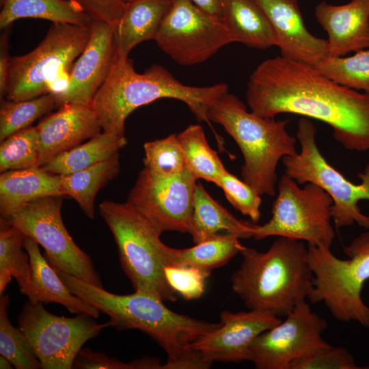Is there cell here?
Returning a JSON list of instances; mask_svg holds the SVG:
<instances>
[{
	"label": "cell",
	"instance_id": "1",
	"mask_svg": "<svg viewBox=\"0 0 369 369\" xmlns=\"http://www.w3.org/2000/svg\"><path fill=\"white\" fill-rule=\"evenodd\" d=\"M246 100L259 115L318 120L332 128L344 148L369 150V94L335 82L313 66L282 56L266 59L250 75Z\"/></svg>",
	"mask_w": 369,
	"mask_h": 369
},
{
	"label": "cell",
	"instance_id": "2",
	"mask_svg": "<svg viewBox=\"0 0 369 369\" xmlns=\"http://www.w3.org/2000/svg\"><path fill=\"white\" fill-rule=\"evenodd\" d=\"M54 269L72 294L109 317V327L138 329L154 340L167 355L162 368L205 369L212 366L191 344L220 327V322L210 323L176 313L162 300L144 292L111 293Z\"/></svg>",
	"mask_w": 369,
	"mask_h": 369
},
{
	"label": "cell",
	"instance_id": "3",
	"mask_svg": "<svg viewBox=\"0 0 369 369\" xmlns=\"http://www.w3.org/2000/svg\"><path fill=\"white\" fill-rule=\"evenodd\" d=\"M227 92L228 85L226 83L203 87L184 85L160 65L153 64L139 73L131 59L115 56L110 72L91 106L102 131L124 136L127 117L136 109L161 98L184 102L198 121L210 124V106Z\"/></svg>",
	"mask_w": 369,
	"mask_h": 369
},
{
	"label": "cell",
	"instance_id": "4",
	"mask_svg": "<svg viewBox=\"0 0 369 369\" xmlns=\"http://www.w3.org/2000/svg\"><path fill=\"white\" fill-rule=\"evenodd\" d=\"M240 254L231 286L248 309L282 318L308 299L313 273L304 241L278 236L266 251L244 246Z\"/></svg>",
	"mask_w": 369,
	"mask_h": 369
},
{
	"label": "cell",
	"instance_id": "5",
	"mask_svg": "<svg viewBox=\"0 0 369 369\" xmlns=\"http://www.w3.org/2000/svg\"><path fill=\"white\" fill-rule=\"evenodd\" d=\"M208 118L222 126L238 146L244 160L242 180L259 195L274 196L279 161L297 152V139L286 130L290 120H276L249 112L245 104L229 92L210 106Z\"/></svg>",
	"mask_w": 369,
	"mask_h": 369
},
{
	"label": "cell",
	"instance_id": "6",
	"mask_svg": "<svg viewBox=\"0 0 369 369\" xmlns=\"http://www.w3.org/2000/svg\"><path fill=\"white\" fill-rule=\"evenodd\" d=\"M98 210L114 238L122 269L135 291L163 301H175L176 292L164 272L167 245L160 238L163 232L127 202L104 201Z\"/></svg>",
	"mask_w": 369,
	"mask_h": 369
},
{
	"label": "cell",
	"instance_id": "7",
	"mask_svg": "<svg viewBox=\"0 0 369 369\" xmlns=\"http://www.w3.org/2000/svg\"><path fill=\"white\" fill-rule=\"evenodd\" d=\"M307 246L313 273L308 299L312 303L323 302L337 320L369 328V307L361 299L363 286L369 279V229L343 246L346 260L336 256L330 248Z\"/></svg>",
	"mask_w": 369,
	"mask_h": 369
},
{
	"label": "cell",
	"instance_id": "8",
	"mask_svg": "<svg viewBox=\"0 0 369 369\" xmlns=\"http://www.w3.org/2000/svg\"><path fill=\"white\" fill-rule=\"evenodd\" d=\"M316 126L308 118L299 120L297 139L301 150L282 159L284 174L299 184L315 183L330 195L333 200L332 221L336 228L357 223L368 230L369 216L361 213L358 202L369 200V163L357 174L361 182H351L321 154L316 141Z\"/></svg>",
	"mask_w": 369,
	"mask_h": 369
},
{
	"label": "cell",
	"instance_id": "9",
	"mask_svg": "<svg viewBox=\"0 0 369 369\" xmlns=\"http://www.w3.org/2000/svg\"><path fill=\"white\" fill-rule=\"evenodd\" d=\"M277 184L272 216L268 222L257 226L252 237L258 241L271 236H282L330 248L336 234L331 223L333 200L330 195L313 182L300 187L285 174Z\"/></svg>",
	"mask_w": 369,
	"mask_h": 369
},
{
	"label": "cell",
	"instance_id": "10",
	"mask_svg": "<svg viewBox=\"0 0 369 369\" xmlns=\"http://www.w3.org/2000/svg\"><path fill=\"white\" fill-rule=\"evenodd\" d=\"M90 36V27L53 23L33 50L11 57L5 98L25 100L49 94L50 83L62 71L72 69Z\"/></svg>",
	"mask_w": 369,
	"mask_h": 369
},
{
	"label": "cell",
	"instance_id": "11",
	"mask_svg": "<svg viewBox=\"0 0 369 369\" xmlns=\"http://www.w3.org/2000/svg\"><path fill=\"white\" fill-rule=\"evenodd\" d=\"M63 197L36 199L5 219L42 247L53 268L103 288L91 257L75 243L64 226L61 214Z\"/></svg>",
	"mask_w": 369,
	"mask_h": 369
},
{
	"label": "cell",
	"instance_id": "12",
	"mask_svg": "<svg viewBox=\"0 0 369 369\" xmlns=\"http://www.w3.org/2000/svg\"><path fill=\"white\" fill-rule=\"evenodd\" d=\"M85 314L74 317L50 313L42 303L27 301L18 316V327L30 342L42 369H70L83 345L109 327Z\"/></svg>",
	"mask_w": 369,
	"mask_h": 369
},
{
	"label": "cell",
	"instance_id": "13",
	"mask_svg": "<svg viewBox=\"0 0 369 369\" xmlns=\"http://www.w3.org/2000/svg\"><path fill=\"white\" fill-rule=\"evenodd\" d=\"M154 40L165 53L184 66L202 63L232 42L223 22L191 0H173Z\"/></svg>",
	"mask_w": 369,
	"mask_h": 369
},
{
	"label": "cell",
	"instance_id": "14",
	"mask_svg": "<svg viewBox=\"0 0 369 369\" xmlns=\"http://www.w3.org/2000/svg\"><path fill=\"white\" fill-rule=\"evenodd\" d=\"M327 328V321L301 301L283 321L254 340L249 361L257 369H289L295 359L329 344L322 337Z\"/></svg>",
	"mask_w": 369,
	"mask_h": 369
},
{
	"label": "cell",
	"instance_id": "15",
	"mask_svg": "<svg viewBox=\"0 0 369 369\" xmlns=\"http://www.w3.org/2000/svg\"><path fill=\"white\" fill-rule=\"evenodd\" d=\"M197 180L188 169L174 177L161 178L144 167L126 202L162 232L189 233Z\"/></svg>",
	"mask_w": 369,
	"mask_h": 369
},
{
	"label": "cell",
	"instance_id": "16",
	"mask_svg": "<svg viewBox=\"0 0 369 369\" xmlns=\"http://www.w3.org/2000/svg\"><path fill=\"white\" fill-rule=\"evenodd\" d=\"M281 321L280 317L263 311L223 310L220 314L221 326L200 336L191 346L212 364L249 361L254 340Z\"/></svg>",
	"mask_w": 369,
	"mask_h": 369
},
{
	"label": "cell",
	"instance_id": "17",
	"mask_svg": "<svg viewBox=\"0 0 369 369\" xmlns=\"http://www.w3.org/2000/svg\"><path fill=\"white\" fill-rule=\"evenodd\" d=\"M115 25L92 21L89 41L72 66L68 88L56 98L57 108L69 102L91 105L115 60Z\"/></svg>",
	"mask_w": 369,
	"mask_h": 369
},
{
	"label": "cell",
	"instance_id": "18",
	"mask_svg": "<svg viewBox=\"0 0 369 369\" xmlns=\"http://www.w3.org/2000/svg\"><path fill=\"white\" fill-rule=\"evenodd\" d=\"M38 167L100 133L98 119L91 105L69 102L36 126Z\"/></svg>",
	"mask_w": 369,
	"mask_h": 369
},
{
	"label": "cell",
	"instance_id": "19",
	"mask_svg": "<svg viewBox=\"0 0 369 369\" xmlns=\"http://www.w3.org/2000/svg\"><path fill=\"white\" fill-rule=\"evenodd\" d=\"M264 11L284 58L315 66L327 53V40L308 31L297 0H254Z\"/></svg>",
	"mask_w": 369,
	"mask_h": 369
},
{
	"label": "cell",
	"instance_id": "20",
	"mask_svg": "<svg viewBox=\"0 0 369 369\" xmlns=\"http://www.w3.org/2000/svg\"><path fill=\"white\" fill-rule=\"evenodd\" d=\"M314 14L328 35L327 55L340 57L369 48V0L340 5L322 1Z\"/></svg>",
	"mask_w": 369,
	"mask_h": 369
},
{
	"label": "cell",
	"instance_id": "21",
	"mask_svg": "<svg viewBox=\"0 0 369 369\" xmlns=\"http://www.w3.org/2000/svg\"><path fill=\"white\" fill-rule=\"evenodd\" d=\"M23 247L29 257L31 281L21 294L31 303H56L65 307L72 314H85L94 318L100 311L72 294L59 277L55 270L42 256L39 245L32 238L25 236Z\"/></svg>",
	"mask_w": 369,
	"mask_h": 369
},
{
	"label": "cell",
	"instance_id": "22",
	"mask_svg": "<svg viewBox=\"0 0 369 369\" xmlns=\"http://www.w3.org/2000/svg\"><path fill=\"white\" fill-rule=\"evenodd\" d=\"M173 0H136L126 3V9L115 23V56L127 58L139 43L155 40L161 24Z\"/></svg>",
	"mask_w": 369,
	"mask_h": 369
},
{
	"label": "cell",
	"instance_id": "23",
	"mask_svg": "<svg viewBox=\"0 0 369 369\" xmlns=\"http://www.w3.org/2000/svg\"><path fill=\"white\" fill-rule=\"evenodd\" d=\"M61 195L60 176L42 167L10 170L0 175L1 218L8 219L36 199Z\"/></svg>",
	"mask_w": 369,
	"mask_h": 369
},
{
	"label": "cell",
	"instance_id": "24",
	"mask_svg": "<svg viewBox=\"0 0 369 369\" xmlns=\"http://www.w3.org/2000/svg\"><path fill=\"white\" fill-rule=\"evenodd\" d=\"M257 226L236 218L213 199L201 183L196 184L189 232L195 244L221 232L236 235L239 238H249L253 236Z\"/></svg>",
	"mask_w": 369,
	"mask_h": 369
},
{
	"label": "cell",
	"instance_id": "25",
	"mask_svg": "<svg viewBox=\"0 0 369 369\" xmlns=\"http://www.w3.org/2000/svg\"><path fill=\"white\" fill-rule=\"evenodd\" d=\"M222 21L232 42L261 49L276 46L271 24L254 0H224Z\"/></svg>",
	"mask_w": 369,
	"mask_h": 369
},
{
	"label": "cell",
	"instance_id": "26",
	"mask_svg": "<svg viewBox=\"0 0 369 369\" xmlns=\"http://www.w3.org/2000/svg\"><path fill=\"white\" fill-rule=\"evenodd\" d=\"M0 29L21 18H33L90 27L92 18L78 5L66 0H0Z\"/></svg>",
	"mask_w": 369,
	"mask_h": 369
},
{
	"label": "cell",
	"instance_id": "27",
	"mask_svg": "<svg viewBox=\"0 0 369 369\" xmlns=\"http://www.w3.org/2000/svg\"><path fill=\"white\" fill-rule=\"evenodd\" d=\"M239 239L234 234L220 233L187 249L167 246L165 266H190L210 273L240 254L244 246Z\"/></svg>",
	"mask_w": 369,
	"mask_h": 369
},
{
	"label": "cell",
	"instance_id": "28",
	"mask_svg": "<svg viewBox=\"0 0 369 369\" xmlns=\"http://www.w3.org/2000/svg\"><path fill=\"white\" fill-rule=\"evenodd\" d=\"M120 154L81 170L60 176L61 193L74 199L85 215L94 219L99 190L120 173Z\"/></svg>",
	"mask_w": 369,
	"mask_h": 369
},
{
	"label": "cell",
	"instance_id": "29",
	"mask_svg": "<svg viewBox=\"0 0 369 369\" xmlns=\"http://www.w3.org/2000/svg\"><path fill=\"white\" fill-rule=\"evenodd\" d=\"M126 144L125 135L102 131L87 141L59 154L41 167L53 174H71L119 154Z\"/></svg>",
	"mask_w": 369,
	"mask_h": 369
},
{
	"label": "cell",
	"instance_id": "30",
	"mask_svg": "<svg viewBox=\"0 0 369 369\" xmlns=\"http://www.w3.org/2000/svg\"><path fill=\"white\" fill-rule=\"evenodd\" d=\"M25 235L5 219H0V296L12 277L20 291L31 281L29 257L23 247Z\"/></svg>",
	"mask_w": 369,
	"mask_h": 369
},
{
	"label": "cell",
	"instance_id": "31",
	"mask_svg": "<svg viewBox=\"0 0 369 369\" xmlns=\"http://www.w3.org/2000/svg\"><path fill=\"white\" fill-rule=\"evenodd\" d=\"M187 168L197 179L215 184L227 169L217 152L209 146L203 128L191 124L177 135Z\"/></svg>",
	"mask_w": 369,
	"mask_h": 369
},
{
	"label": "cell",
	"instance_id": "32",
	"mask_svg": "<svg viewBox=\"0 0 369 369\" xmlns=\"http://www.w3.org/2000/svg\"><path fill=\"white\" fill-rule=\"evenodd\" d=\"M314 67L335 82L369 94V48L348 57L326 55Z\"/></svg>",
	"mask_w": 369,
	"mask_h": 369
},
{
	"label": "cell",
	"instance_id": "33",
	"mask_svg": "<svg viewBox=\"0 0 369 369\" xmlns=\"http://www.w3.org/2000/svg\"><path fill=\"white\" fill-rule=\"evenodd\" d=\"M10 296H0V355L16 369H38L42 364L20 329L9 318Z\"/></svg>",
	"mask_w": 369,
	"mask_h": 369
},
{
	"label": "cell",
	"instance_id": "34",
	"mask_svg": "<svg viewBox=\"0 0 369 369\" xmlns=\"http://www.w3.org/2000/svg\"><path fill=\"white\" fill-rule=\"evenodd\" d=\"M57 107L55 95L46 94L25 100H1L0 141L24 129Z\"/></svg>",
	"mask_w": 369,
	"mask_h": 369
},
{
	"label": "cell",
	"instance_id": "35",
	"mask_svg": "<svg viewBox=\"0 0 369 369\" xmlns=\"http://www.w3.org/2000/svg\"><path fill=\"white\" fill-rule=\"evenodd\" d=\"M144 168L161 178L176 176L186 169V163L177 135L146 142Z\"/></svg>",
	"mask_w": 369,
	"mask_h": 369
},
{
	"label": "cell",
	"instance_id": "36",
	"mask_svg": "<svg viewBox=\"0 0 369 369\" xmlns=\"http://www.w3.org/2000/svg\"><path fill=\"white\" fill-rule=\"evenodd\" d=\"M38 167L36 126L22 129L1 141L0 172Z\"/></svg>",
	"mask_w": 369,
	"mask_h": 369
},
{
	"label": "cell",
	"instance_id": "37",
	"mask_svg": "<svg viewBox=\"0 0 369 369\" xmlns=\"http://www.w3.org/2000/svg\"><path fill=\"white\" fill-rule=\"evenodd\" d=\"M215 184L223 191L226 199L235 209L249 217L254 223L259 221L261 195L251 187L228 170L219 176Z\"/></svg>",
	"mask_w": 369,
	"mask_h": 369
},
{
	"label": "cell",
	"instance_id": "38",
	"mask_svg": "<svg viewBox=\"0 0 369 369\" xmlns=\"http://www.w3.org/2000/svg\"><path fill=\"white\" fill-rule=\"evenodd\" d=\"M351 353L328 344L313 349L291 362L289 369H359Z\"/></svg>",
	"mask_w": 369,
	"mask_h": 369
},
{
	"label": "cell",
	"instance_id": "39",
	"mask_svg": "<svg viewBox=\"0 0 369 369\" xmlns=\"http://www.w3.org/2000/svg\"><path fill=\"white\" fill-rule=\"evenodd\" d=\"M165 275L171 288L187 300L199 299L204 292L210 273L190 266H165Z\"/></svg>",
	"mask_w": 369,
	"mask_h": 369
},
{
	"label": "cell",
	"instance_id": "40",
	"mask_svg": "<svg viewBox=\"0 0 369 369\" xmlns=\"http://www.w3.org/2000/svg\"><path fill=\"white\" fill-rule=\"evenodd\" d=\"M81 7L93 20L115 24L122 17L126 3L122 0H66Z\"/></svg>",
	"mask_w": 369,
	"mask_h": 369
},
{
	"label": "cell",
	"instance_id": "41",
	"mask_svg": "<svg viewBox=\"0 0 369 369\" xmlns=\"http://www.w3.org/2000/svg\"><path fill=\"white\" fill-rule=\"evenodd\" d=\"M72 368L74 369H133L131 362L125 363L109 357L89 348H81L76 355Z\"/></svg>",
	"mask_w": 369,
	"mask_h": 369
},
{
	"label": "cell",
	"instance_id": "42",
	"mask_svg": "<svg viewBox=\"0 0 369 369\" xmlns=\"http://www.w3.org/2000/svg\"><path fill=\"white\" fill-rule=\"evenodd\" d=\"M0 37V97L5 98L6 83L11 57L9 53L10 27L1 29Z\"/></svg>",
	"mask_w": 369,
	"mask_h": 369
},
{
	"label": "cell",
	"instance_id": "43",
	"mask_svg": "<svg viewBox=\"0 0 369 369\" xmlns=\"http://www.w3.org/2000/svg\"><path fill=\"white\" fill-rule=\"evenodd\" d=\"M206 13L222 20V11L224 0H191Z\"/></svg>",
	"mask_w": 369,
	"mask_h": 369
},
{
	"label": "cell",
	"instance_id": "44",
	"mask_svg": "<svg viewBox=\"0 0 369 369\" xmlns=\"http://www.w3.org/2000/svg\"><path fill=\"white\" fill-rule=\"evenodd\" d=\"M13 365L12 363L4 356L0 355V368L1 369H11Z\"/></svg>",
	"mask_w": 369,
	"mask_h": 369
},
{
	"label": "cell",
	"instance_id": "45",
	"mask_svg": "<svg viewBox=\"0 0 369 369\" xmlns=\"http://www.w3.org/2000/svg\"><path fill=\"white\" fill-rule=\"evenodd\" d=\"M124 2H125L126 3H130V2H132V1H136V0H122Z\"/></svg>",
	"mask_w": 369,
	"mask_h": 369
},
{
	"label": "cell",
	"instance_id": "46",
	"mask_svg": "<svg viewBox=\"0 0 369 369\" xmlns=\"http://www.w3.org/2000/svg\"><path fill=\"white\" fill-rule=\"evenodd\" d=\"M365 368H366V369H369V366H368V367H366Z\"/></svg>",
	"mask_w": 369,
	"mask_h": 369
}]
</instances>
